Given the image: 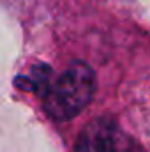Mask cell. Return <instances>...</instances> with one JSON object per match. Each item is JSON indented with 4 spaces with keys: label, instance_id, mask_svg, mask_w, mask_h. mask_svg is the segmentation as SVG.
Segmentation results:
<instances>
[{
    "label": "cell",
    "instance_id": "1",
    "mask_svg": "<svg viewBox=\"0 0 150 152\" xmlns=\"http://www.w3.org/2000/svg\"><path fill=\"white\" fill-rule=\"evenodd\" d=\"M95 90V75L85 62H73L42 96L46 113L53 120L67 122L92 101Z\"/></svg>",
    "mask_w": 150,
    "mask_h": 152
},
{
    "label": "cell",
    "instance_id": "2",
    "mask_svg": "<svg viewBox=\"0 0 150 152\" xmlns=\"http://www.w3.org/2000/svg\"><path fill=\"white\" fill-rule=\"evenodd\" d=\"M74 152H127V140L111 118L101 117L81 129Z\"/></svg>",
    "mask_w": 150,
    "mask_h": 152
}]
</instances>
